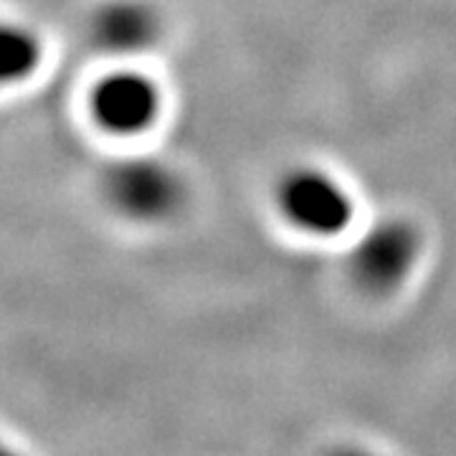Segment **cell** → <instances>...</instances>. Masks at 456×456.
<instances>
[{"label": "cell", "mask_w": 456, "mask_h": 456, "mask_svg": "<svg viewBox=\"0 0 456 456\" xmlns=\"http://www.w3.org/2000/svg\"><path fill=\"white\" fill-rule=\"evenodd\" d=\"M41 44L28 28L16 23H0V84L28 79L41 64Z\"/></svg>", "instance_id": "6"}, {"label": "cell", "mask_w": 456, "mask_h": 456, "mask_svg": "<svg viewBox=\"0 0 456 456\" xmlns=\"http://www.w3.org/2000/svg\"><path fill=\"white\" fill-rule=\"evenodd\" d=\"M426 251L424 231L406 216H383L355 233L347 251V274L373 297L401 292L419 272Z\"/></svg>", "instance_id": "3"}, {"label": "cell", "mask_w": 456, "mask_h": 456, "mask_svg": "<svg viewBox=\"0 0 456 456\" xmlns=\"http://www.w3.org/2000/svg\"><path fill=\"white\" fill-rule=\"evenodd\" d=\"M102 196L119 218L137 226H163L188 208V180L152 152L117 158L102 173Z\"/></svg>", "instance_id": "1"}, {"label": "cell", "mask_w": 456, "mask_h": 456, "mask_svg": "<svg viewBox=\"0 0 456 456\" xmlns=\"http://www.w3.org/2000/svg\"><path fill=\"white\" fill-rule=\"evenodd\" d=\"M89 114L107 134L137 140L160 125L165 92L160 82L142 69L122 66L94 84L89 94Z\"/></svg>", "instance_id": "4"}, {"label": "cell", "mask_w": 456, "mask_h": 456, "mask_svg": "<svg viewBox=\"0 0 456 456\" xmlns=\"http://www.w3.org/2000/svg\"><path fill=\"white\" fill-rule=\"evenodd\" d=\"M279 218L299 236L332 241L347 236L358 221V200L332 170L322 165L297 163L274 183Z\"/></svg>", "instance_id": "2"}, {"label": "cell", "mask_w": 456, "mask_h": 456, "mask_svg": "<svg viewBox=\"0 0 456 456\" xmlns=\"http://www.w3.org/2000/svg\"><path fill=\"white\" fill-rule=\"evenodd\" d=\"M92 44L114 59H140L163 41L165 23L150 0H107L92 13Z\"/></svg>", "instance_id": "5"}]
</instances>
